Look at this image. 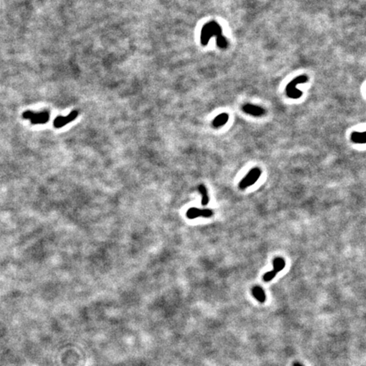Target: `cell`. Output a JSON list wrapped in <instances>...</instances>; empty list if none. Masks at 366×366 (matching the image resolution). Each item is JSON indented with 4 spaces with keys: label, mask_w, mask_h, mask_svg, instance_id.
I'll use <instances>...</instances> for the list:
<instances>
[{
    "label": "cell",
    "mask_w": 366,
    "mask_h": 366,
    "mask_svg": "<svg viewBox=\"0 0 366 366\" xmlns=\"http://www.w3.org/2000/svg\"><path fill=\"white\" fill-rule=\"evenodd\" d=\"M261 176V170L258 167L253 168L249 171L248 175L242 179L239 183V187L242 190H244L250 186H253L256 182Z\"/></svg>",
    "instance_id": "277c9868"
},
{
    "label": "cell",
    "mask_w": 366,
    "mask_h": 366,
    "mask_svg": "<svg viewBox=\"0 0 366 366\" xmlns=\"http://www.w3.org/2000/svg\"><path fill=\"white\" fill-rule=\"evenodd\" d=\"M77 116H78V111H76V110L71 111L67 116H60V115L57 116L54 119V121H53V126L55 128H61V127L64 126L65 125L69 124L74 120H76Z\"/></svg>",
    "instance_id": "8992f818"
},
{
    "label": "cell",
    "mask_w": 366,
    "mask_h": 366,
    "mask_svg": "<svg viewBox=\"0 0 366 366\" xmlns=\"http://www.w3.org/2000/svg\"><path fill=\"white\" fill-rule=\"evenodd\" d=\"M198 191L202 195V205H207L209 202V197L208 195V190L206 188V187L204 184H201L198 186Z\"/></svg>",
    "instance_id": "7c38bea8"
},
{
    "label": "cell",
    "mask_w": 366,
    "mask_h": 366,
    "mask_svg": "<svg viewBox=\"0 0 366 366\" xmlns=\"http://www.w3.org/2000/svg\"><path fill=\"white\" fill-rule=\"evenodd\" d=\"M212 37H216L217 38V45L220 49H226L227 41L225 37L222 36V30L221 27L216 21H209L205 24L202 31H201V43L202 45H207L209 38Z\"/></svg>",
    "instance_id": "6da1fadb"
},
{
    "label": "cell",
    "mask_w": 366,
    "mask_h": 366,
    "mask_svg": "<svg viewBox=\"0 0 366 366\" xmlns=\"http://www.w3.org/2000/svg\"><path fill=\"white\" fill-rule=\"evenodd\" d=\"M308 80H309V77H308V76H306V75H303V76L296 77L293 81H292V82L287 85V89H286L287 97H289V98H300V97L302 96L303 92L297 89V88H296V86H297L298 84H302V83L307 82Z\"/></svg>",
    "instance_id": "3957f363"
},
{
    "label": "cell",
    "mask_w": 366,
    "mask_h": 366,
    "mask_svg": "<svg viewBox=\"0 0 366 366\" xmlns=\"http://www.w3.org/2000/svg\"><path fill=\"white\" fill-rule=\"evenodd\" d=\"M253 297L256 298L259 303H264L266 301V295L264 291L260 287H254L252 289Z\"/></svg>",
    "instance_id": "9c48e42d"
},
{
    "label": "cell",
    "mask_w": 366,
    "mask_h": 366,
    "mask_svg": "<svg viewBox=\"0 0 366 366\" xmlns=\"http://www.w3.org/2000/svg\"><path fill=\"white\" fill-rule=\"evenodd\" d=\"M285 266H286V262L281 257H277L273 260V267H274L273 270L276 272V274L281 271L285 268Z\"/></svg>",
    "instance_id": "8fae6325"
},
{
    "label": "cell",
    "mask_w": 366,
    "mask_h": 366,
    "mask_svg": "<svg viewBox=\"0 0 366 366\" xmlns=\"http://www.w3.org/2000/svg\"><path fill=\"white\" fill-rule=\"evenodd\" d=\"M351 141L354 143L364 144L366 142L365 132H353L351 135Z\"/></svg>",
    "instance_id": "30bf717a"
},
{
    "label": "cell",
    "mask_w": 366,
    "mask_h": 366,
    "mask_svg": "<svg viewBox=\"0 0 366 366\" xmlns=\"http://www.w3.org/2000/svg\"><path fill=\"white\" fill-rule=\"evenodd\" d=\"M214 215L213 210L209 208L200 209L197 208H191L187 212V217L190 219H196L197 217H204V218H210Z\"/></svg>",
    "instance_id": "5b68a950"
},
{
    "label": "cell",
    "mask_w": 366,
    "mask_h": 366,
    "mask_svg": "<svg viewBox=\"0 0 366 366\" xmlns=\"http://www.w3.org/2000/svg\"><path fill=\"white\" fill-rule=\"evenodd\" d=\"M276 275V273L274 271V270H270V271L265 273L264 276H263V281H266V282L270 281L271 280H273L275 278Z\"/></svg>",
    "instance_id": "4fadbf2b"
},
{
    "label": "cell",
    "mask_w": 366,
    "mask_h": 366,
    "mask_svg": "<svg viewBox=\"0 0 366 366\" xmlns=\"http://www.w3.org/2000/svg\"><path fill=\"white\" fill-rule=\"evenodd\" d=\"M293 366H303V364H299V363H295L294 364H293Z\"/></svg>",
    "instance_id": "5bb4252c"
},
{
    "label": "cell",
    "mask_w": 366,
    "mask_h": 366,
    "mask_svg": "<svg viewBox=\"0 0 366 366\" xmlns=\"http://www.w3.org/2000/svg\"><path fill=\"white\" fill-rule=\"evenodd\" d=\"M242 110L245 113L253 115V116H262L265 113V110L263 108H261L259 106L250 104V103H248V104H245L243 106Z\"/></svg>",
    "instance_id": "52a82bcc"
},
{
    "label": "cell",
    "mask_w": 366,
    "mask_h": 366,
    "mask_svg": "<svg viewBox=\"0 0 366 366\" xmlns=\"http://www.w3.org/2000/svg\"><path fill=\"white\" fill-rule=\"evenodd\" d=\"M229 119V115L226 113H222L219 114L218 116H216L215 118V120L213 121V126L215 128L220 127L226 124V122L228 121Z\"/></svg>",
    "instance_id": "ba28073f"
},
{
    "label": "cell",
    "mask_w": 366,
    "mask_h": 366,
    "mask_svg": "<svg viewBox=\"0 0 366 366\" xmlns=\"http://www.w3.org/2000/svg\"><path fill=\"white\" fill-rule=\"evenodd\" d=\"M22 117L25 120H30L31 123L32 125L46 124L49 121L50 114L48 111H42V112L36 113V112L27 110V111L23 113Z\"/></svg>",
    "instance_id": "7a4b0ae2"
}]
</instances>
